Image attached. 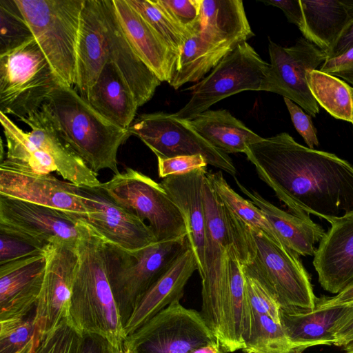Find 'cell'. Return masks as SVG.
Wrapping results in <instances>:
<instances>
[{"mask_svg":"<svg viewBox=\"0 0 353 353\" xmlns=\"http://www.w3.org/2000/svg\"><path fill=\"white\" fill-rule=\"evenodd\" d=\"M244 154L292 214L325 219L353 212V166L336 154L305 147L287 132L263 138Z\"/></svg>","mask_w":353,"mask_h":353,"instance_id":"cell-1","label":"cell"},{"mask_svg":"<svg viewBox=\"0 0 353 353\" xmlns=\"http://www.w3.org/2000/svg\"><path fill=\"white\" fill-rule=\"evenodd\" d=\"M79 263L67 321L79 334L105 339L123 353L127 337L105 269V240L79 219Z\"/></svg>","mask_w":353,"mask_h":353,"instance_id":"cell-2","label":"cell"},{"mask_svg":"<svg viewBox=\"0 0 353 353\" xmlns=\"http://www.w3.org/2000/svg\"><path fill=\"white\" fill-rule=\"evenodd\" d=\"M203 196L206 219L205 265L201 277L203 320L221 347L225 345V309L233 248L247 242L245 224L220 200L205 176Z\"/></svg>","mask_w":353,"mask_h":353,"instance_id":"cell-3","label":"cell"},{"mask_svg":"<svg viewBox=\"0 0 353 353\" xmlns=\"http://www.w3.org/2000/svg\"><path fill=\"white\" fill-rule=\"evenodd\" d=\"M46 104L68 144L96 173L118 169L117 153L131 134L102 116L74 88L60 83Z\"/></svg>","mask_w":353,"mask_h":353,"instance_id":"cell-4","label":"cell"},{"mask_svg":"<svg viewBox=\"0 0 353 353\" xmlns=\"http://www.w3.org/2000/svg\"><path fill=\"white\" fill-rule=\"evenodd\" d=\"M245 234L250 259L243 268L261 284L280 310H314L318 301L299 255L247 225Z\"/></svg>","mask_w":353,"mask_h":353,"instance_id":"cell-5","label":"cell"},{"mask_svg":"<svg viewBox=\"0 0 353 353\" xmlns=\"http://www.w3.org/2000/svg\"><path fill=\"white\" fill-rule=\"evenodd\" d=\"M188 245L187 236L134 251L105 241V269L123 327L141 297Z\"/></svg>","mask_w":353,"mask_h":353,"instance_id":"cell-6","label":"cell"},{"mask_svg":"<svg viewBox=\"0 0 353 353\" xmlns=\"http://www.w3.org/2000/svg\"><path fill=\"white\" fill-rule=\"evenodd\" d=\"M34 38L63 84L74 88L85 0H14Z\"/></svg>","mask_w":353,"mask_h":353,"instance_id":"cell-7","label":"cell"},{"mask_svg":"<svg viewBox=\"0 0 353 353\" xmlns=\"http://www.w3.org/2000/svg\"><path fill=\"white\" fill-rule=\"evenodd\" d=\"M60 83L32 38L0 54V112L19 119L26 117L46 102Z\"/></svg>","mask_w":353,"mask_h":353,"instance_id":"cell-8","label":"cell"},{"mask_svg":"<svg viewBox=\"0 0 353 353\" xmlns=\"http://www.w3.org/2000/svg\"><path fill=\"white\" fill-rule=\"evenodd\" d=\"M270 63L247 42L238 44L212 70L188 88V102L174 115L191 120L214 103L246 90L265 91Z\"/></svg>","mask_w":353,"mask_h":353,"instance_id":"cell-9","label":"cell"},{"mask_svg":"<svg viewBox=\"0 0 353 353\" xmlns=\"http://www.w3.org/2000/svg\"><path fill=\"white\" fill-rule=\"evenodd\" d=\"M101 186L117 203L148 222L157 241L187 236L181 211L161 183L128 168Z\"/></svg>","mask_w":353,"mask_h":353,"instance_id":"cell-10","label":"cell"},{"mask_svg":"<svg viewBox=\"0 0 353 353\" xmlns=\"http://www.w3.org/2000/svg\"><path fill=\"white\" fill-rule=\"evenodd\" d=\"M216 341L201 313L176 301L129 336L125 350L134 353H189Z\"/></svg>","mask_w":353,"mask_h":353,"instance_id":"cell-11","label":"cell"},{"mask_svg":"<svg viewBox=\"0 0 353 353\" xmlns=\"http://www.w3.org/2000/svg\"><path fill=\"white\" fill-rule=\"evenodd\" d=\"M128 130L131 135L139 138L157 158L201 154L208 165L234 176L236 174L235 165L228 154L211 145L186 120L177 118L174 114L158 112L140 114Z\"/></svg>","mask_w":353,"mask_h":353,"instance_id":"cell-12","label":"cell"},{"mask_svg":"<svg viewBox=\"0 0 353 353\" xmlns=\"http://www.w3.org/2000/svg\"><path fill=\"white\" fill-rule=\"evenodd\" d=\"M268 50L270 63L265 91L289 99L316 117L319 105L308 88L306 74L322 65L327 55L304 37L288 48L269 39Z\"/></svg>","mask_w":353,"mask_h":353,"instance_id":"cell-13","label":"cell"},{"mask_svg":"<svg viewBox=\"0 0 353 353\" xmlns=\"http://www.w3.org/2000/svg\"><path fill=\"white\" fill-rule=\"evenodd\" d=\"M0 230L14 234L48 249L51 245H77L79 219L72 214L0 195Z\"/></svg>","mask_w":353,"mask_h":353,"instance_id":"cell-14","label":"cell"},{"mask_svg":"<svg viewBox=\"0 0 353 353\" xmlns=\"http://www.w3.org/2000/svg\"><path fill=\"white\" fill-rule=\"evenodd\" d=\"M77 188L87 211L83 220L106 241L130 251L157 242L148 224L117 203L101 185Z\"/></svg>","mask_w":353,"mask_h":353,"instance_id":"cell-15","label":"cell"},{"mask_svg":"<svg viewBox=\"0 0 353 353\" xmlns=\"http://www.w3.org/2000/svg\"><path fill=\"white\" fill-rule=\"evenodd\" d=\"M41 292L34 308V323L45 336L67 319L72 285L79 263L77 245H51Z\"/></svg>","mask_w":353,"mask_h":353,"instance_id":"cell-16","label":"cell"},{"mask_svg":"<svg viewBox=\"0 0 353 353\" xmlns=\"http://www.w3.org/2000/svg\"><path fill=\"white\" fill-rule=\"evenodd\" d=\"M0 195L52 208L83 219L87 214L77 185L38 174L6 160L0 165Z\"/></svg>","mask_w":353,"mask_h":353,"instance_id":"cell-17","label":"cell"},{"mask_svg":"<svg viewBox=\"0 0 353 353\" xmlns=\"http://www.w3.org/2000/svg\"><path fill=\"white\" fill-rule=\"evenodd\" d=\"M325 220L331 226L319 242L313 265L321 287L338 294L353 279V212Z\"/></svg>","mask_w":353,"mask_h":353,"instance_id":"cell-18","label":"cell"},{"mask_svg":"<svg viewBox=\"0 0 353 353\" xmlns=\"http://www.w3.org/2000/svg\"><path fill=\"white\" fill-rule=\"evenodd\" d=\"M31 130L28 138L53 160L57 172L77 186L95 187L101 182L86 163L70 148L62 137L46 103L26 117L19 119Z\"/></svg>","mask_w":353,"mask_h":353,"instance_id":"cell-19","label":"cell"},{"mask_svg":"<svg viewBox=\"0 0 353 353\" xmlns=\"http://www.w3.org/2000/svg\"><path fill=\"white\" fill-rule=\"evenodd\" d=\"M46 263V252L0 265V320L26 317L35 308Z\"/></svg>","mask_w":353,"mask_h":353,"instance_id":"cell-20","label":"cell"},{"mask_svg":"<svg viewBox=\"0 0 353 353\" xmlns=\"http://www.w3.org/2000/svg\"><path fill=\"white\" fill-rule=\"evenodd\" d=\"M108 60L101 0H85L76 50L74 89L88 101L90 91Z\"/></svg>","mask_w":353,"mask_h":353,"instance_id":"cell-21","label":"cell"},{"mask_svg":"<svg viewBox=\"0 0 353 353\" xmlns=\"http://www.w3.org/2000/svg\"><path fill=\"white\" fill-rule=\"evenodd\" d=\"M108 60L118 68L135 98L139 107L153 97L161 81L145 64L124 34L114 10L112 0H101Z\"/></svg>","mask_w":353,"mask_h":353,"instance_id":"cell-22","label":"cell"},{"mask_svg":"<svg viewBox=\"0 0 353 353\" xmlns=\"http://www.w3.org/2000/svg\"><path fill=\"white\" fill-rule=\"evenodd\" d=\"M207 172L206 168H200L168 176L160 183L183 217L187 236L198 261L200 276L203 274L205 265L206 219L203 185Z\"/></svg>","mask_w":353,"mask_h":353,"instance_id":"cell-23","label":"cell"},{"mask_svg":"<svg viewBox=\"0 0 353 353\" xmlns=\"http://www.w3.org/2000/svg\"><path fill=\"white\" fill-rule=\"evenodd\" d=\"M198 269L196 255L190 245L139 300L124 327L126 337L171 303L180 301L188 280Z\"/></svg>","mask_w":353,"mask_h":353,"instance_id":"cell-24","label":"cell"},{"mask_svg":"<svg viewBox=\"0 0 353 353\" xmlns=\"http://www.w3.org/2000/svg\"><path fill=\"white\" fill-rule=\"evenodd\" d=\"M128 41L140 59L163 82L169 83L178 55L126 0H112Z\"/></svg>","mask_w":353,"mask_h":353,"instance_id":"cell-25","label":"cell"},{"mask_svg":"<svg viewBox=\"0 0 353 353\" xmlns=\"http://www.w3.org/2000/svg\"><path fill=\"white\" fill-rule=\"evenodd\" d=\"M241 192L247 195L265 214L279 241L287 248L302 256H314L316 243L325 232L310 216L301 217L275 206L256 191L250 192L237 180Z\"/></svg>","mask_w":353,"mask_h":353,"instance_id":"cell-26","label":"cell"},{"mask_svg":"<svg viewBox=\"0 0 353 353\" xmlns=\"http://www.w3.org/2000/svg\"><path fill=\"white\" fill-rule=\"evenodd\" d=\"M347 307L348 303L325 305L317 302L309 312L280 310V323L289 340L304 350L317 345H334L336 326Z\"/></svg>","mask_w":353,"mask_h":353,"instance_id":"cell-27","label":"cell"},{"mask_svg":"<svg viewBox=\"0 0 353 353\" xmlns=\"http://www.w3.org/2000/svg\"><path fill=\"white\" fill-rule=\"evenodd\" d=\"M88 102L105 119L124 129L129 128L139 108L121 72L109 60L93 85Z\"/></svg>","mask_w":353,"mask_h":353,"instance_id":"cell-28","label":"cell"},{"mask_svg":"<svg viewBox=\"0 0 353 353\" xmlns=\"http://www.w3.org/2000/svg\"><path fill=\"white\" fill-rule=\"evenodd\" d=\"M201 34L232 48L254 35L241 0H201Z\"/></svg>","mask_w":353,"mask_h":353,"instance_id":"cell-29","label":"cell"},{"mask_svg":"<svg viewBox=\"0 0 353 353\" xmlns=\"http://www.w3.org/2000/svg\"><path fill=\"white\" fill-rule=\"evenodd\" d=\"M303 37L330 58L344 32L349 14L342 0H300Z\"/></svg>","mask_w":353,"mask_h":353,"instance_id":"cell-30","label":"cell"},{"mask_svg":"<svg viewBox=\"0 0 353 353\" xmlns=\"http://www.w3.org/2000/svg\"><path fill=\"white\" fill-rule=\"evenodd\" d=\"M186 121L211 145L228 154L245 153L248 145L263 139L226 110H208Z\"/></svg>","mask_w":353,"mask_h":353,"instance_id":"cell-31","label":"cell"},{"mask_svg":"<svg viewBox=\"0 0 353 353\" xmlns=\"http://www.w3.org/2000/svg\"><path fill=\"white\" fill-rule=\"evenodd\" d=\"M234 48L210 42L201 32L189 37L179 52L168 83L176 90L185 83L203 79Z\"/></svg>","mask_w":353,"mask_h":353,"instance_id":"cell-32","label":"cell"},{"mask_svg":"<svg viewBox=\"0 0 353 353\" xmlns=\"http://www.w3.org/2000/svg\"><path fill=\"white\" fill-rule=\"evenodd\" d=\"M306 81L319 105L337 119L353 122V87L319 70L307 72Z\"/></svg>","mask_w":353,"mask_h":353,"instance_id":"cell-33","label":"cell"},{"mask_svg":"<svg viewBox=\"0 0 353 353\" xmlns=\"http://www.w3.org/2000/svg\"><path fill=\"white\" fill-rule=\"evenodd\" d=\"M0 121L6 139L5 160L25 170L50 174L57 171L52 158L28 138L27 132L19 128L5 114L0 112Z\"/></svg>","mask_w":353,"mask_h":353,"instance_id":"cell-34","label":"cell"},{"mask_svg":"<svg viewBox=\"0 0 353 353\" xmlns=\"http://www.w3.org/2000/svg\"><path fill=\"white\" fill-rule=\"evenodd\" d=\"M206 177L220 200L239 219L248 226L283 245L263 212L251 201L245 199L236 193L228 183L221 171L207 172Z\"/></svg>","mask_w":353,"mask_h":353,"instance_id":"cell-35","label":"cell"},{"mask_svg":"<svg viewBox=\"0 0 353 353\" xmlns=\"http://www.w3.org/2000/svg\"><path fill=\"white\" fill-rule=\"evenodd\" d=\"M258 353H302L288 338L281 324L267 315L251 311L250 333L243 351Z\"/></svg>","mask_w":353,"mask_h":353,"instance_id":"cell-36","label":"cell"},{"mask_svg":"<svg viewBox=\"0 0 353 353\" xmlns=\"http://www.w3.org/2000/svg\"><path fill=\"white\" fill-rule=\"evenodd\" d=\"M126 1L143 17L165 43L179 55L187 37L157 5L155 0H126Z\"/></svg>","mask_w":353,"mask_h":353,"instance_id":"cell-37","label":"cell"},{"mask_svg":"<svg viewBox=\"0 0 353 353\" xmlns=\"http://www.w3.org/2000/svg\"><path fill=\"white\" fill-rule=\"evenodd\" d=\"M34 38L14 0H0V54Z\"/></svg>","mask_w":353,"mask_h":353,"instance_id":"cell-38","label":"cell"},{"mask_svg":"<svg viewBox=\"0 0 353 353\" xmlns=\"http://www.w3.org/2000/svg\"><path fill=\"white\" fill-rule=\"evenodd\" d=\"M43 337L37 330L34 313L0 320V353H17L35 338L42 340Z\"/></svg>","mask_w":353,"mask_h":353,"instance_id":"cell-39","label":"cell"},{"mask_svg":"<svg viewBox=\"0 0 353 353\" xmlns=\"http://www.w3.org/2000/svg\"><path fill=\"white\" fill-rule=\"evenodd\" d=\"M187 39L201 31V0H155Z\"/></svg>","mask_w":353,"mask_h":353,"instance_id":"cell-40","label":"cell"},{"mask_svg":"<svg viewBox=\"0 0 353 353\" xmlns=\"http://www.w3.org/2000/svg\"><path fill=\"white\" fill-rule=\"evenodd\" d=\"M83 339L65 319L43 337L35 353H79Z\"/></svg>","mask_w":353,"mask_h":353,"instance_id":"cell-41","label":"cell"},{"mask_svg":"<svg viewBox=\"0 0 353 353\" xmlns=\"http://www.w3.org/2000/svg\"><path fill=\"white\" fill-rule=\"evenodd\" d=\"M48 250L24 237L0 230V265L43 254Z\"/></svg>","mask_w":353,"mask_h":353,"instance_id":"cell-42","label":"cell"},{"mask_svg":"<svg viewBox=\"0 0 353 353\" xmlns=\"http://www.w3.org/2000/svg\"><path fill=\"white\" fill-rule=\"evenodd\" d=\"M248 301L251 311L280 322V307L261 284L243 268Z\"/></svg>","mask_w":353,"mask_h":353,"instance_id":"cell-43","label":"cell"},{"mask_svg":"<svg viewBox=\"0 0 353 353\" xmlns=\"http://www.w3.org/2000/svg\"><path fill=\"white\" fill-rule=\"evenodd\" d=\"M157 161L159 176L161 179L187 173L197 168H206L208 165L205 159L201 154L157 158Z\"/></svg>","mask_w":353,"mask_h":353,"instance_id":"cell-44","label":"cell"},{"mask_svg":"<svg viewBox=\"0 0 353 353\" xmlns=\"http://www.w3.org/2000/svg\"><path fill=\"white\" fill-rule=\"evenodd\" d=\"M291 120L296 131L303 137L308 148L314 149L319 145L316 130L310 115L305 114L299 105L287 98H283Z\"/></svg>","mask_w":353,"mask_h":353,"instance_id":"cell-45","label":"cell"},{"mask_svg":"<svg viewBox=\"0 0 353 353\" xmlns=\"http://www.w3.org/2000/svg\"><path fill=\"white\" fill-rule=\"evenodd\" d=\"M319 70L341 77L353 85V48L339 57L327 59Z\"/></svg>","mask_w":353,"mask_h":353,"instance_id":"cell-46","label":"cell"},{"mask_svg":"<svg viewBox=\"0 0 353 353\" xmlns=\"http://www.w3.org/2000/svg\"><path fill=\"white\" fill-rule=\"evenodd\" d=\"M263 3L280 8L288 21L296 25L301 30L303 25V11L300 0H267Z\"/></svg>","mask_w":353,"mask_h":353,"instance_id":"cell-47","label":"cell"},{"mask_svg":"<svg viewBox=\"0 0 353 353\" xmlns=\"http://www.w3.org/2000/svg\"><path fill=\"white\" fill-rule=\"evenodd\" d=\"M342 1L347 8L349 21L330 58L339 57L353 48V0Z\"/></svg>","mask_w":353,"mask_h":353,"instance_id":"cell-48","label":"cell"},{"mask_svg":"<svg viewBox=\"0 0 353 353\" xmlns=\"http://www.w3.org/2000/svg\"><path fill=\"white\" fill-rule=\"evenodd\" d=\"M335 345L343 347L353 340V300L348 302L347 309L340 319L336 330Z\"/></svg>","mask_w":353,"mask_h":353,"instance_id":"cell-49","label":"cell"},{"mask_svg":"<svg viewBox=\"0 0 353 353\" xmlns=\"http://www.w3.org/2000/svg\"><path fill=\"white\" fill-rule=\"evenodd\" d=\"M79 353H120L103 337L85 334Z\"/></svg>","mask_w":353,"mask_h":353,"instance_id":"cell-50","label":"cell"},{"mask_svg":"<svg viewBox=\"0 0 353 353\" xmlns=\"http://www.w3.org/2000/svg\"><path fill=\"white\" fill-rule=\"evenodd\" d=\"M353 300V279L336 296L317 302L325 305L343 304Z\"/></svg>","mask_w":353,"mask_h":353,"instance_id":"cell-51","label":"cell"},{"mask_svg":"<svg viewBox=\"0 0 353 353\" xmlns=\"http://www.w3.org/2000/svg\"><path fill=\"white\" fill-rule=\"evenodd\" d=\"M189 353H226V352L219 341H216L194 348Z\"/></svg>","mask_w":353,"mask_h":353,"instance_id":"cell-52","label":"cell"},{"mask_svg":"<svg viewBox=\"0 0 353 353\" xmlns=\"http://www.w3.org/2000/svg\"><path fill=\"white\" fill-rule=\"evenodd\" d=\"M346 353H353V340L343 347Z\"/></svg>","mask_w":353,"mask_h":353,"instance_id":"cell-53","label":"cell"},{"mask_svg":"<svg viewBox=\"0 0 353 353\" xmlns=\"http://www.w3.org/2000/svg\"><path fill=\"white\" fill-rule=\"evenodd\" d=\"M245 353H258V352H256V351L250 350H246V351H245Z\"/></svg>","mask_w":353,"mask_h":353,"instance_id":"cell-54","label":"cell"},{"mask_svg":"<svg viewBox=\"0 0 353 353\" xmlns=\"http://www.w3.org/2000/svg\"><path fill=\"white\" fill-rule=\"evenodd\" d=\"M123 353H134V352L129 349H125Z\"/></svg>","mask_w":353,"mask_h":353,"instance_id":"cell-55","label":"cell"},{"mask_svg":"<svg viewBox=\"0 0 353 353\" xmlns=\"http://www.w3.org/2000/svg\"><path fill=\"white\" fill-rule=\"evenodd\" d=\"M352 125H353V122H352Z\"/></svg>","mask_w":353,"mask_h":353,"instance_id":"cell-56","label":"cell"}]
</instances>
